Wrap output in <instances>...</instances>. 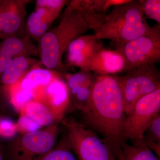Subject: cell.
I'll return each mask as SVG.
<instances>
[{
	"instance_id": "cell-9",
	"label": "cell",
	"mask_w": 160,
	"mask_h": 160,
	"mask_svg": "<svg viewBox=\"0 0 160 160\" xmlns=\"http://www.w3.org/2000/svg\"><path fill=\"white\" fill-rule=\"evenodd\" d=\"M35 101L46 105L61 122L71 103L69 89L62 73L59 72L51 82L38 90Z\"/></svg>"
},
{
	"instance_id": "cell-5",
	"label": "cell",
	"mask_w": 160,
	"mask_h": 160,
	"mask_svg": "<svg viewBox=\"0 0 160 160\" xmlns=\"http://www.w3.org/2000/svg\"><path fill=\"white\" fill-rule=\"evenodd\" d=\"M59 129L58 125L45 127L14 138L7 148L8 160H41L54 148Z\"/></svg>"
},
{
	"instance_id": "cell-10",
	"label": "cell",
	"mask_w": 160,
	"mask_h": 160,
	"mask_svg": "<svg viewBox=\"0 0 160 160\" xmlns=\"http://www.w3.org/2000/svg\"><path fill=\"white\" fill-rule=\"evenodd\" d=\"M30 0L0 1V39L17 37L24 28L26 6Z\"/></svg>"
},
{
	"instance_id": "cell-22",
	"label": "cell",
	"mask_w": 160,
	"mask_h": 160,
	"mask_svg": "<svg viewBox=\"0 0 160 160\" xmlns=\"http://www.w3.org/2000/svg\"><path fill=\"white\" fill-rule=\"evenodd\" d=\"M41 160H77L66 133L54 148Z\"/></svg>"
},
{
	"instance_id": "cell-18",
	"label": "cell",
	"mask_w": 160,
	"mask_h": 160,
	"mask_svg": "<svg viewBox=\"0 0 160 160\" xmlns=\"http://www.w3.org/2000/svg\"><path fill=\"white\" fill-rule=\"evenodd\" d=\"M118 160H160L153 152L143 145H130L126 143L116 156Z\"/></svg>"
},
{
	"instance_id": "cell-27",
	"label": "cell",
	"mask_w": 160,
	"mask_h": 160,
	"mask_svg": "<svg viewBox=\"0 0 160 160\" xmlns=\"http://www.w3.org/2000/svg\"><path fill=\"white\" fill-rule=\"evenodd\" d=\"M92 9L97 13L106 15L108 9L112 6H116L124 4L129 0H89Z\"/></svg>"
},
{
	"instance_id": "cell-3",
	"label": "cell",
	"mask_w": 160,
	"mask_h": 160,
	"mask_svg": "<svg viewBox=\"0 0 160 160\" xmlns=\"http://www.w3.org/2000/svg\"><path fill=\"white\" fill-rule=\"evenodd\" d=\"M145 18L138 1L114 6L106 15L102 25L94 34L97 39H108L122 44L154 30Z\"/></svg>"
},
{
	"instance_id": "cell-12",
	"label": "cell",
	"mask_w": 160,
	"mask_h": 160,
	"mask_svg": "<svg viewBox=\"0 0 160 160\" xmlns=\"http://www.w3.org/2000/svg\"><path fill=\"white\" fill-rule=\"evenodd\" d=\"M39 55L38 46L28 36L12 37L0 42V79L12 60L22 56Z\"/></svg>"
},
{
	"instance_id": "cell-25",
	"label": "cell",
	"mask_w": 160,
	"mask_h": 160,
	"mask_svg": "<svg viewBox=\"0 0 160 160\" xmlns=\"http://www.w3.org/2000/svg\"><path fill=\"white\" fill-rule=\"evenodd\" d=\"M16 124L18 132L20 134L34 132L43 128L34 120L23 112L20 113L19 117Z\"/></svg>"
},
{
	"instance_id": "cell-11",
	"label": "cell",
	"mask_w": 160,
	"mask_h": 160,
	"mask_svg": "<svg viewBox=\"0 0 160 160\" xmlns=\"http://www.w3.org/2000/svg\"><path fill=\"white\" fill-rule=\"evenodd\" d=\"M103 48L94 33L81 36L68 47L66 66H75L80 70L90 71L95 56Z\"/></svg>"
},
{
	"instance_id": "cell-19",
	"label": "cell",
	"mask_w": 160,
	"mask_h": 160,
	"mask_svg": "<svg viewBox=\"0 0 160 160\" xmlns=\"http://www.w3.org/2000/svg\"><path fill=\"white\" fill-rule=\"evenodd\" d=\"M3 90L12 106L19 114L28 103L36 100L37 91H26L16 86Z\"/></svg>"
},
{
	"instance_id": "cell-4",
	"label": "cell",
	"mask_w": 160,
	"mask_h": 160,
	"mask_svg": "<svg viewBox=\"0 0 160 160\" xmlns=\"http://www.w3.org/2000/svg\"><path fill=\"white\" fill-rule=\"evenodd\" d=\"M71 149L79 160H116L113 152L98 133L72 118L61 122Z\"/></svg>"
},
{
	"instance_id": "cell-26",
	"label": "cell",
	"mask_w": 160,
	"mask_h": 160,
	"mask_svg": "<svg viewBox=\"0 0 160 160\" xmlns=\"http://www.w3.org/2000/svg\"><path fill=\"white\" fill-rule=\"evenodd\" d=\"M67 0H37L36 1L35 8H44L49 11L59 15L64 6L69 4Z\"/></svg>"
},
{
	"instance_id": "cell-20",
	"label": "cell",
	"mask_w": 160,
	"mask_h": 160,
	"mask_svg": "<svg viewBox=\"0 0 160 160\" xmlns=\"http://www.w3.org/2000/svg\"><path fill=\"white\" fill-rule=\"evenodd\" d=\"M142 145L147 146L160 158V114L152 120L145 129Z\"/></svg>"
},
{
	"instance_id": "cell-6",
	"label": "cell",
	"mask_w": 160,
	"mask_h": 160,
	"mask_svg": "<svg viewBox=\"0 0 160 160\" xmlns=\"http://www.w3.org/2000/svg\"><path fill=\"white\" fill-rule=\"evenodd\" d=\"M126 114H129L138 100L160 88V72L155 64H149L118 75Z\"/></svg>"
},
{
	"instance_id": "cell-2",
	"label": "cell",
	"mask_w": 160,
	"mask_h": 160,
	"mask_svg": "<svg viewBox=\"0 0 160 160\" xmlns=\"http://www.w3.org/2000/svg\"><path fill=\"white\" fill-rule=\"evenodd\" d=\"M67 6L59 24L48 30L38 42L41 63L62 74L66 67L62 57L70 43L89 29L96 33L106 17L97 13L89 0H72Z\"/></svg>"
},
{
	"instance_id": "cell-24",
	"label": "cell",
	"mask_w": 160,
	"mask_h": 160,
	"mask_svg": "<svg viewBox=\"0 0 160 160\" xmlns=\"http://www.w3.org/2000/svg\"><path fill=\"white\" fill-rule=\"evenodd\" d=\"M138 2L144 15L160 24V0H139Z\"/></svg>"
},
{
	"instance_id": "cell-16",
	"label": "cell",
	"mask_w": 160,
	"mask_h": 160,
	"mask_svg": "<svg viewBox=\"0 0 160 160\" xmlns=\"http://www.w3.org/2000/svg\"><path fill=\"white\" fill-rule=\"evenodd\" d=\"M37 65L31 68L14 86L26 91H36L46 87L59 73Z\"/></svg>"
},
{
	"instance_id": "cell-17",
	"label": "cell",
	"mask_w": 160,
	"mask_h": 160,
	"mask_svg": "<svg viewBox=\"0 0 160 160\" xmlns=\"http://www.w3.org/2000/svg\"><path fill=\"white\" fill-rule=\"evenodd\" d=\"M21 112L27 115L45 128L58 125L61 122L46 105L35 100L28 103Z\"/></svg>"
},
{
	"instance_id": "cell-14",
	"label": "cell",
	"mask_w": 160,
	"mask_h": 160,
	"mask_svg": "<svg viewBox=\"0 0 160 160\" xmlns=\"http://www.w3.org/2000/svg\"><path fill=\"white\" fill-rule=\"evenodd\" d=\"M41 62L32 57L22 56L12 60L0 79L3 90L16 85L33 66Z\"/></svg>"
},
{
	"instance_id": "cell-1",
	"label": "cell",
	"mask_w": 160,
	"mask_h": 160,
	"mask_svg": "<svg viewBox=\"0 0 160 160\" xmlns=\"http://www.w3.org/2000/svg\"><path fill=\"white\" fill-rule=\"evenodd\" d=\"M82 113L83 124L101 134L116 156L127 143L123 137L126 112L117 75L97 76L89 106Z\"/></svg>"
},
{
	"instance_id": "cell-13",
	"label": "cell",
	"mask_w": 160,
	"mask_h": 160,
	"mask_svg": "<svg viewBox=\"0 0 160 160\" xmlns=\"http://www.w3.org/2000/svg\"><path fill=\"white\" fill-rule=\"evenodd\" d=\"M124 63L119 52L104 48L95 56L90 71L98 76L116 75L122 72Z\"/></svg>"
},
{
	"instance_id": "cell-23",
	"label": "cell",
	"mask_w": 160,
	"mask_h": 160,
	"mask_svg": "<svg viewBox=\"0 0 160 160\" xmlns=\"http://www.w3.org/2000/svg\"><path fill=\"white\" fill-rule=\"evenodd\" d=\"M70 101L83 112L87 109L91 98V87L78 86L69 89Z\"/></svg>"
},
{
	"instance_id": "cell-30",
	"label": "cell",
	"mask_w": 160,
	"mask_h": 160,
	"mask_svg": "<svg viewBox=\"0 0 160 160\" xmlns=\"http://www.w3.org/2000/svg\"><path fill=\"white\" fill-rule=\"evenodd\" d=\"M0 1H1V0H0Z\"/></svg>"
},
{
	"instance_id": "cell-15",
	"label": "cell",
	"mask_w": 160,
	"mask_h": 160,
	"mask_svg": "<svg viewBox=\"0 0 160 160\" xmlns=\"http://www.w3.org/2000/svg\"><path fill=\"white\" fill-rule=\"evenodd\" d=\"M58 17L46 8H35L27 19L26 35L39 42Z\"/></svg>"
},
{
	"instance_id": "cell-28",
	"label": "cell",
	"mask_w": 160,
	"mask_h": 160,
	"mask_svg": "<svg viewBox=\"0 0 160 160\" xmlns=\"http://www.w3.org/2000/svg\"><path fill=\"white\" fill-rule=\"evenodd\" d=\"M17 132L16 124L12 120L0 117V138L5 139L14 138Z\"/></svg>"
},
{
	"instance_id": "cell-8",
	"label": "cell",
	"mask_w": 160,
	"mask_h": 160,
	"mask_svg": "<svg viewBox=\"0 0 160 160\" xmlns=\"http://www.w3.org/2000/svg\"><path fill=\"white\" fill-rule=\"evenodd\" d=\"M160 111V88L138 100L126 115L123 126L125 141L130 140L133 145H142L145 129Z\"/></svg>"
},
{
	"instance_id": "cell-29",
	"label": "cell",
	"mask_w": 160,
	"mask_h": 160,
	"mask_svg": "<svg viewBox=\"0 0 160 160\" xmlns=\"http://www.w3.org/2000/svg\"><path fill=\"white\" fill-rule=\"evenodd\" d=\"M3 155L2 148L0 143V160H3Z\"/></svg>"
},
{
	"instance_id": "cell-7",
	"label": "cell",
	"mask_w": 160,
	"mask_h": 160,
	"mask_svg": "<svg viewBox=\"0 0 160 160\" xmlns=\"http://www.w3.org/2000/svg\"><path fill=\"white\" fill-rule=\"evenodd\" d=\"M122 55L124 67L122 73L160 62V24L149 34L136 38L122 44H116V49Z\"/></svg>"
},
{
	"instance_id": "cell-21",
	"label": "cell",
	"mask_w": 160,
	"mask_h": 160,
	"mask_svg": "<svg viewBox=\"0 0 160 160\" xmlns=\"http://www.w3.org/2000/svg\"><path fill=\"white\" fill-rule=\"evenodd\" d=\"M62 75L69 89L78 86L92 87L97 76L91 71L83 70L73 73L65 72Z\"/></svg>"
}]
</instances>
